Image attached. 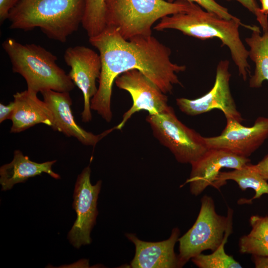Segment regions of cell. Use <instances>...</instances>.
Segmentation results:
<instances>
[{"instance_id": "cell-23", "label": "cell", "mask_w": 268, "mask_h": 268, "mask_svg": "<svg viewBox=\"0 0 268 268\" xmlns=\"http://www.w3.org/2000/svg\"><path fill=\"white\" fill-rule=\"evenodd\" d=\"M252 227L248 236L268 242V215H254L249 219Z\"/></svg>"}, {"instance_id": "cell-4", "label": "cell", "mask_w": 268, "mask_h": 268, "mask_svg": "<svg viewBox=\"0 0 268 268\" xmlns=\"http://www.w3.org/2000/svg\"><path fill=\"white\" fill-rule=\"evenodd\" d=\"M13 72L25 80L27 89L38 93L47 90L69 92L75 84L56 64L57 57L40 45L22 44L11 38L2 43Z\"/></svg>"}, {"instance_id": "cell-18", "label": "cell", "mask_w": 268, "mask_h": 268, "mask_svg": "<svg viewBox=\"0 0 268 268\" xmlns=\"http://www.w3.org/2000/svg\"><path fill=\"white\" fill-rule=\"evenodd\" d=\"M227 180L235 181L242 191L248 188L255 191V195L252 199L240 200L239 201L241 204L251 203L253 200L260 199L264 195H268L267 180L255 170L250 163L241 169L227 172L221 171L212 187L219 189L226 184Z\"/></svg>"}, {"instance_id": "cell-15", "label": "cell", "mask_w": 268, "mask_h": 268, "mask_svg": "<svg viewBox=\"0 0 268 268\" xmlns=\"http://www.w3.org/2000/svg\"><path fill=\"white\" fill-rule=\"evenodd\" d=\"M180 233L179 229L175 227L168 239L156 242L144 241L134 234L127 233L126 236L134 245L135 248L131 268H179L178 255L174 252V247L178 241Z\"/></svg>"}, {"instance_id": "cell-27", "label": "cell", "mask_w": 268, "mask_h": 268, "mask_svg": "<svg viewBox=\"0 0 268 268\" xmlns=\"http://www.w3.org/2000/svg\"><path fill=\"white\" fill-rule=\"evenodd\" d=\"M15 108V104L13 101L10 102L7 105L0 103V123L4 121L11 120Z\"/></svg>"}, {"instance_id": "cell-17", "label": "cell", "mask_w": 268, "mask_h": 268, "mask_svg": "<svg viewBox=\"0 0 268 268\" xmlns=\"http://www.w3.org/2000/svg\"><path fill=\"white\" fill-rule=\"evenodd\" d=\"M56 160L43 163L31 161L27 156L24 155L19 150L14 151L12 160L0 168V184L2 191H7L17 183H23L29 178L43 173L49 175L56 179H60V175L52 169Z\"/></svg>"}, {"instance_id": "cell-8", "label": "cell", "mask_w": 268, "mask_h": 268, "mask_svg": "<svg viewBox=\"0 0 268 268\" xmlns=\"http://www.w3.org/2000/svg\"><path fill=\"white\" fill-rule=\"evenodd\" d=\"M91 169L88 166L78 175L73 193V208L76 213V219L68 233V238L75 248L89 244L90 233L98 215L97 200L102 181L95 185L90 182Z\"/></svg>"}, {"instance_id": "cell-19", "label": "cell", "mask_w": 268, "mask_h": 268, "mask_svg": "<svg viewBox=\"0 0 268 268\" xmlns=\"http://www.w3.org/2000/svg\"><path fill=\"white\" fill-rule=\"evenodd\" d=\"M249 47V57L255 63L254 74L249 80L251 88H259L268 81V29L261 35L259 27L252 30L250 37L245 39Z\"/></svg>"}, {"instance_id": "cell-16", "label": "cell", "mask_w": 268, "mask_h": 268, "mask_svg": "<svg viewBox=\"0 0 268 268\" xmlns=\"http://www.w3.org/2000/svg\"><path fill=\"white\" fill-rule=\"evenodd\" d=\"M37 93L28 89L13 95L14 110L11 117V133H19L39 124L52 127L53 116L49 106Z\"/></svg>"}, {"instance_id": "cell-21", "label": "cell", "mask_w": 268, "mask_h": 268, "mask_svg": "<svg viewBox=\"0 0 268 268\" xmlns=\"http://www.w3.org/2000/svg\"><path fill=\"white\" fill-rule=\"evenodd\" d=\"M105 2V0H85L81 24L89 38L99 35L106 27Z\"/></svg>"}, {"instance_id": "cell-2", "label": "cell", "mask_w": 268, "mask_h": 268, "mask_svg": "<svg viewBox=\"0 0 268 268\" xmlns=\"http://www.w3.org/2000/svg\"><path fill=\"white\" fill-rule=\"evenodd\" d=\"M242 25L253 30L256 26L243 24L237 19H226L217 14L204 10L193 3L188 11L166 16L161 19L154 29L162 31L167 29L179 30L184 34L201 40L217 38L229 49L239 74L246 80L250 72L248 62L249 52L241 40L239 27Z\"/></svg>"}, {"instance_id": "cell-24", "label": "cell", "mask_w": 268, "mask_h": 268, "mask_svg": "<svg viewBox=\"0 0 268 268\" xmlns=\"http://www.w3.org/2000/svg\"><path fill=\"white\" fill-rule=\"evenodd\" d=\"M177 0H167L173 2ZM198 4L205 10L214 13L222 18L226 19H237V17L231 14L228 9L218 3L215 0H182Z\"/></svg>"}, {"instance_id": "cell-5", "label": "cell", "mask_w": 268, "mask_h": 268, "mask_svg": "<svg viewBox=\"0 0 268 268\" xmlns=\"http://www.w3.org/2000/svg\"><path fill=\"white\" fill-rule=\"evenodd\" d=\"M177 0H105L106 26L115 27L126 40L151 35V27L158 20L189 11L193 3Z\"/></svg>"}, {"instance_id": "cell-29", "label": "cell", "mask_w": 268, "mask_h": 268, "mask_svg": "<svg viewBox=\"0 0 268 268\" xmlns=\"http://www.w3.org/2000/svg\"><path fill=\"white\" fill-rule=\"evenodd\" d=\"M252 258L256 268H268V257L252 255Z\"/></svg>"}, {"instance_id": "cell-28", "label": "cell", "mask_w": 268, "mask_h": 268, "mask_svg": "<svg viewBox=\"0 0 268 268\" xmlns=\"http://www.w3.org/2000/svg\"><path fill=\"white\" fill-rule=\"evenodd\" d=\"M252 166L264 179L268 180V154L257 164Z\"/></svg>"}, {"instance_id": "cell-22", "label": "cell", "mask_w": 268, "mask_h": 268, "mask_svg": "<svg viewBox=\"0 0 268 268\" xmlns=\"http://www.w3.org/2000/svg\"><path fill=\"white\" fill-rule=\"evenodd\" d=\"M241 254L268 257V242L258 240L247 235L241 237L239 242Z\"/></svg>"}, {"instance_id": "cell-3", "label": "cell", "mask_w": 268, "mask_h": 268, "mask_svg": "<svg viewBox=\"0 0 268 268\" xmlns=\"http://www.w3.org/2000/svg\"><path fill=\"white\" fill-rule=\"evenodd\" d=\"M85 0H20L10 11L9 28L39 27L50 39L66 42L81 24Z\"/></svg>"}, {"instance_id": "cell-25", "label": "cell", "mask_w": 268, "mask_h": 268, "mask_svg": "<svg viewBox=\"0 0 268 268\" xmlns=\"http://www.w3.org/2000/svg\"><path fill=\"white\" fill-rule=\"evenodd\" d=\"M240 2L243 6L254 14L257 21L262 26L263 31L268 29V16L263 14L261 11L260 7L256 0H235Z\"/></svg>"}, {"instance_id": "cell-10", "label": "cell", "mask_w": 268, "mask_h": 268, "mask_svg": "<svg viewBox=\"0 0 268 268\" xmlns=\"http://www.w3.org/2000/svg\"><path fill=\"white\" fill-rule=\"evenodd\" d=\"M229 65L227 60L219 62L214 85L205 95L193 100L177 98L176 104L180 110L186 115L196 116L217 109L223 113L226 119H234L241 123L243 118L236 108L230 91Z\"/></svg>"}, {"instance_id": "cell-13", "label": "cell", "mask_w": 268, "mask_h": 268, "mask_svg": "<svg viewBox=\"0 0 268 268\" xmlns=\"http://www.w3.org/2000/svg\"><path fill=\"white\" fill-rule=\"evenodd\" d=\"M247 157L221 148H208L199 159L191 164V172L185 183L191 193L200 195L208 186H213L223 168L239 169L250 163Z\"/></svg>"}, {"instance_id": "cell-26", "label": "cell", "mask_w": 268, "mask_h": 268, "mask_svg": "<svg viewBox=\"0 0 268 268\" xmlns=\"http://www.w3.org/2000/svg\"><path fill=\"white\" fill-rule=\"evenodd\" d=\"M20 0H0V24L8 18L9 14L12 8Z\"/></svg>"}, {"instance_id": "cell-12", "label": "cell", "mask_w": 268, "mask_h": 268, "mask_svg": "<svg viewBox=\"0 0 268 268\" xmlns=\"http://www.w3.org/2000/svg\"><path fill=\"white\" fill-rule=\"evenodd\" d=\"M268 137V118L260 117L251 127L242 125L232 119H226V125L216 136L205 137L208 148H221L248 158Z\"/></svg>"}, {"instance_id": "cell-14", "label": "cell", "mask_w": 268, "mask_h": 268, "mask_svg": "<svg viewBox=\"0 0 268 268\" xmlns=\"http://www.w3.org/2000/svg\"><path fill=\"white\" fill-rule=\"evenodd\" d=\"M41 93L53 114V130L67 136L74 137L84 145L94 147L103 137L116 130L115 127L99 134L86 131L78 125L74 120L69 92L47 90L41 91Z\"/></svg>"}, {"instance_id": "cell-6", "label": "cell", "mask_w": 268, "mask_h": 268, "mask_svg": "<svg viewBox=\"0 0 268 268\" xmlns=\"http://www.w3.org/2000/svg\"><path fill=\"white\" fill-rule=\"evenodd\" d=\"M198 217L193 226L178 239L179 268L190 259L210 250L215 251L221 244L229 223L233 220V210L228 207L226 216L217 214L211 197L203 196Z\"/></svg>"}, {"instance_id": "cell-7", "label": "cell", "mask_w": 268, "mask_h": 268, "mask_svg": "<svg viewBox=\"0 0 268 268\" xmlns=\"http://www.w3.org/2000/svg\"><path fill=\"white\" fill-rule=\"evenodd\" d=\"M146 121L154 136L179 163L191 164L208 149L204 137L182 123L172 107L162 113L148 114Z\"/></svg>"}, {"instance_id": "cell-11", "label": "cell", "mask_w": 268, "mask_h": 268, "mask_svg": "<svg viewBox=\"0 0 268 268\" xmlns=\"http://www.w3.org/2000/svg\"><path fill=\"white\" fill-rule=\"evenodd\" d=\"M64 60L70 67L68 76L83 95L84 107L81 113L82 121L88 123L92 119L90 101L97 92L96 81L99 79L101 72L100 55L88 47L76 46L66 49Z\"/></svg>"}, {"instance_id": "cell-30", "label": "cell", "mask_w": 268, "mask_h": 268, "mask_svg": "<svg viewBox=\"0 0 268 268\" xmlns=\"http://www.w3.org/2000/svg\"><path fill=\"white\" fill-rule=\"evenodd\" d=\"M261 4V12L265 15H268V0H259Z\"/></svg>"}, {"instance_id": "cell-1", "label": "cell", "mask_w": 268, "mask_h": 268, "mask_svg": "<svg viewBox=\"0 0 268 268\" xmlns=\"http://www.w3.org/2000/svg\"><path fill=\"white\" fill-rule=\"evenodd\" d=\"M89 40L98 50L101 62L99 85L90 108L108 123L112 119L113 84L122 73L138 69L165 94L171 92L174 85H182L177 73L185 71L186 66L173 63L171 49L152 35L127 40L115 27L106 26Z\"/></svg>"}, {"instance_id": "cell-20", "label": "cell", "mask_w": 268, "mask_h": 268, "mask_svg": "<svg viewBox=\"0 0 268 268\" xmlns=\"http://www.w3.org/2000/svg\"><path fill=\"white\" fill-rule=\"evenodd\" d=\"M232 230V221L229 223L220 245L209 255L202 253L193 258V263L200 268H241L234 258L226 253L224 246Z\"/></svg>"}, {"instance_id": "cell-9", "label": "cell", "mask_w": 268, "mask_h": 268, "mask_svg": "<svg viewBox=\"0 0 268 268\" xmlns=\"http://www.w3.org/2000/svg\"><path fill=\"white\" fill-rule=\"evenodd\" d=\"M116 86L128 91L132 96V107L125 112L116 130H121L132 115L140 111H146L149 115L162 113L171 107L168 105L166 94L151 80L138 69L125 71L115 79Z\"/></svg>"}]
</instances>
